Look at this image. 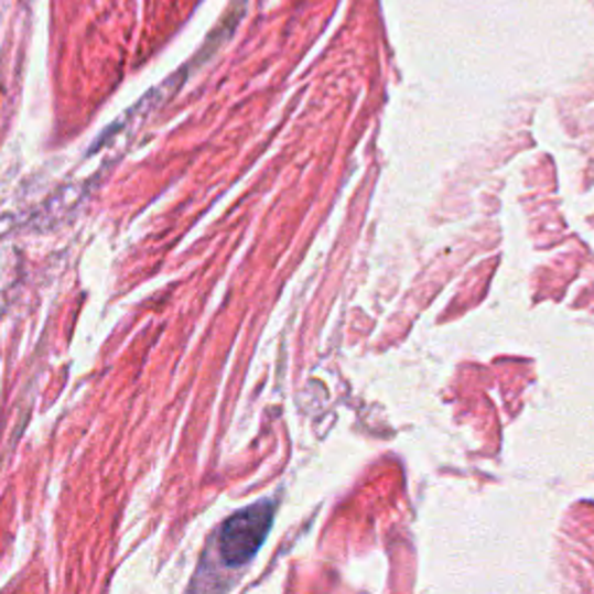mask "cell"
<instances>
[{
	"mask_svg": "<svg viewBox=\"0 0 594 594\" xmlns=\"http://www.w3.org/2000/svg\"><path fill=\"white\" fill-rule=\"evenodd\" d=\"M274 520V501H258L230 516L218 534V553L228 566L249 564L266 543Z\"/></svg>",
	"mask_w": 594,
	"mask_h": 594,
	"instance_id": "6da1fadb",
	"label": "cell"
}]
</instances>
